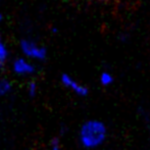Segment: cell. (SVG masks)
I'll return each mask as SVG.
<instances>
[{
	"mask_svg": "<svg viewBox=\"0 0 150 150\" xmlns=\"http://www.w3.org/2000/svg\"><path fill=\"white\" fill-rule=\"evenodd\" d=\"M107 137V128L99 120H86L80 128L79 139L86 149H96L103 144Z\"/></svg>",
	"mask_w": 150,
	"mask_h": 150,
	"instance_id": "1",
	"label": "cell"
},
{
	"mask_svg": "<svg viewBox=\"0 0 150 150\" xmlns=\"http://www.w3.org/2000/svg\"><path fill=\"white\" fill-rule=\"evenodd\" d=\"M21 48L27 56L36 58V59L43 60L45 59L46 55H47V51L45 48L37 45L35 42L30 41V40H22L21 41Z\"/></svg>",
	"mask_w": 150,
	"mask_h": 150,
	"instance_id": "2",
	"label": "cell"
},
{
	"mask_svg": "<svg viewBox=\"0 0 150 150\" xmlns=\"http://www.w3.org/2000/svg\"><path fill=\"white\" fill-rule=\"evenodd\" d=\"M61 83H62L65 87L71 89L76 94L79 95V96H87L88 93H89V90H88L87 87L79 84L77 81H75L71 76L67 75V74H63V75L61 76Z\"/></svg>",
	"mask_w": 150,
	"mask_h": 150,
	"instance_id": "3",
	"label": "cell"
},
{
	"mask_svg": "<svg viewBox=\"0 0 150 150\" xmlns=\"http://www.w3.org/2000/svg\"><path fill=\"white\" fill-rule=\"evenodd\" d=\"M13 69L18 75H27V74H33L35 71V67L31 63L27 62L25 59L20 58L13 62Z\"/></svg>",
	"mask_w": 150,
	"mask_h": 150,
	"instance_id": "4",
	"label": "cell"
},
{
	"mask_svg": "<svg viewBox=\"0 0 150 150\" xmlns=\"http://www.w3.org/2000/svg\"><path fill=\"white\" fill-rule=\"evenodd\" d=\"M11 89V84L7 80H0V96H3Z\"/></svg>",
	"mask_w": 150,
	"mask_h": 150,
	"instance_id": "5",
	"label": "cell"
},
{
	"mask_svg": "<svg viewBox=\"0 0 150 150\" xmlns=\"http://www.w3.org/2000/svg\"><path fill=\"white\" fill-rule=\"evenodd\" d=\"M7 56H8V51L6 49L5 45L2 43L1 39H0V67L4 64L5 60L7 59Z\"/></svg>",
	"mask_w": 150,
	"mask_h": 150,
	"instance_id": "6",
	"label": "cell"
},
{
	"mask_svg": "<svg viewBox=\"0 0 150 150\" xmlns=\"http://www.w3.org/2000/svg\"><path fill=\"white\" fill-rule=\"evenodd\" d=\"M112 82H113V77L109 73H106V71H104L103 74H101V76H100V83H101V85L108 86V85H110Z\"/></svg>",
	"mask_w": 150,
	"mask_h": 150,
	"instance_id": "7",
	"label": "cell"
},
{
	"mask_svg": "<svg viewBox=\"0 0 150 150\" xmlns=\"http://www.w3.org/2000/svg\"><path fill=\"white\" fill-rule=\"evenodd\" d=\"M36 93H37V84L35 82H31L29 84V94L31 97H35Z\"/></svg>",
	"mask_w": 150,
	"mask_h": 150,
	"instance_id": "8",
	"label": "cell"
},
{
	"mask_svg": "<svg viewBox=\"0 0 150 150\" xmlns=\"http://www.w3.org/2000/svg\"><path fill=\"white\" fill-rule=\"evenodd\" d=\"M51 149L50 150H60V143H59V139L58 138H53L51 140Z\"/></svg>",
	"mask_w": 150,
	"mask_h": 150,
	"instance_id": "9",
	"label": "cell"
},
{
	"mask_svg": "<svg viewBox=\"0 0 150 150\" xmlns=\"http://www.w3.org/2000/svg\"><path fill=\"white\" fill-rule=\"evenodd\" d=\"M1 21H2V16L0 14V22H1Z\"/></svg>",
	"mask_w": 150,
	"mask_h": 150,
	"instance_id": "10",
	"label": "cell"
}]
</instances>
